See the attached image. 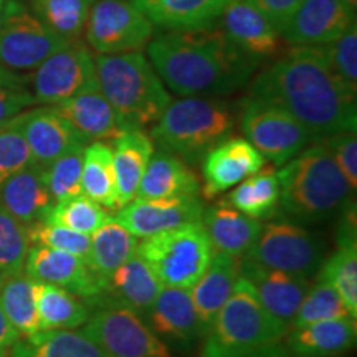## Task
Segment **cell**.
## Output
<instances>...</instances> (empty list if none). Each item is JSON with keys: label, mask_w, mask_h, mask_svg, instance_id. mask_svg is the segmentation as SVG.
Here are the masks:
<instances>
[{"label": "cell", "mask_w": 357, "mask_h": 357, "mask_svg": "<svg viewBox=\"0 0 357 357\" xmlns=\"http://www.w3.org/2000/svg\"><path fill=\"white\" fill-rule=\"evenodd\" d=\"M346 316H349V312L333 284L316 275V281L311 283L310 289L303 298L296 314L289 323V329L318 323V321L346 318Z\"/></svg>", "instance_id": "ab89813d"}, {"label": "cell", "mask_w": 357, "mask_h": 357, "mask_svg": "<svg viewBox=\"0 0 357 357\" xmlns=\"http://www.w3.org/2000/svg\"><path fill=\"white\" fill-rule=\"evenodd\" d=\"M248 2L258 12L263 13L278 32H281L288 20L291 19L294 10L301 6L303 0H248Z\"/></svg>", "instance_id": "c3c4849f"}, {"label": "cell", "mask_w": 357, "mask_h": 357, "mask_svg": "<svg viewBox=\"0 0 357 357\" xmlns=\"http://www.w3.org/2000/svg\"><path fill=\"white\" fill-rule=\"evenodd\" d=\"M356 22L342 0H303L280 35L288 47H321L341 37Z\"/></svg>", "instance_id": "2e32d148"}, {"label": "cell", "mask_w": 357, "mask_h": 357, "mask_svg": "<svg viewBox=\"0 0 357 357\" xmlns=\"http://www.w3.org/2000/svg\"><path fill=\"white\" fill-rule=\"evenodd\" d=\"M334 357H339V356H334Z\"/></svg>", "instance_id": "9f6ffc18"}, {"label": "cell", "mask_w": 357, "mask_h": 357, "mask_svg": "<svg viewBox=\"0 0 357 357\" xmlns=\"http://www.w3.org/2000/svg\"><path fill=\"white\" fill-rule=\"evenodd\" d=\"M324 146L331 153L334 162L341 169L347 184L357 190V136L356 131L337 132L323 139Z\"/></svg>", "instance_id": "bcb514c9"}, {"label": "cell", "mask_w": 357, "mask_h": 357, "mask_svg": "<svg viewBox=\"0 0 357 357\" xmlns=\"http://www.w3.org/2000/svg\"><path fill=\"white\" fill-rule=\"evenodd\" d=\"M200 222L211 240L213 252L225 253L240 260L247 257L261 229L260 220L245 215L222 200L204 208Z\"/></svg>", "instance_id": "d4e9b609"}, {"label": "cell", "mask_w": 357, "mask_h": 357, "mask_svg": "<svg viewBox=\"0 0 357 357\" xmlns=\"http://www.w3.org/2000/svg\"><path fill=\"white\" fill-rule=\"evenodd\" d=\"M342 2H344L346 6L351 8V10H354V12L357 10V0H342Z\"/></svg>", "instance_id": "816d5d0a"}, {"label": "cell", "mask_w": 357, "mask_h": 357, "mask_svg": "<svg viewBox=\"0 0 357 357\" xmlns=\"http://www.w3.org/2000/svg\"><path fill=\"white\" fill-rule=\"evenodd\" d=\"M96 79L124 128L153 126L171 105L166 84L144 53L95 55Z\"/></svg>", "instance_id": "5b68a950"}, {"label": "cell", "mask_w": 357, "mask_h": 357, "mask_svg": "<svg viewBox=\"0 0 357 357\" xmlns=\"http://www.w3.org/2000/svg\"><path fill=\"white\" fill-rule=\"evenodd\" d=\"M265 164L266 159L260 151L245 137H229L213 147L202 160V197L215 200L218 195L257 174Z\"/></svg>", "instance_id": "ac0fdd59"}, {"label": "cell", "mask_w": 357, "mask_h": 357, "mask_svg": "<svg viewBox=\"0 0 357 357\" xmlns=\"http://www.w3.org/2000/svg\"><path fill=\"white\" fill-rule=\"evenodd\" d=\"M29 248L26 227L0 207V275L22 273Z\"/></svg>", "instance_id": "60d3db41"}, {"label": "cell", "mask_w": 357, "mask_h": 357, "mask_svg": "<svg viewBox=\"0 0 357 357\" xmlns=\"http://www.w3.org/2000/svg\"><path fill=\"white\" fill-rule=\"evenodd\" d=\"M248 96L288 111L316 142L357 129V91L334 73L319 47H289L253 75Z\"/></svg>", "instance_id": "6da1fadb"}, {"label": "cell", "mask_w": 357, "mask_h": 357, "mask_svg": "<svg viewBox=\"0 0 357 357\" xmlns=\"http://www.w3.org/2000/svg\"><path fill=\"white\" fill-rule=\"evenodd\" d=\"M240 131L275 167H281L316 142L294 116L280 106L247 96L238 108Z\"/></svg>", "instance_id": "9c48e42d"}, {"label": "cell", "mask_w": 357, "mask_h": 357, "mask_svg": "<svg viewBox=\"0 0 357 357\" xmlns=\"http://www.w3.org/2000/svg\"><path fill=\"white\" fill-rule=\"evenodd\" d=\"M240 276L252 284L261 305L288 326L311 287L306 276L265 266L248 258L240 260Z\"/></svg>", "instance_id": "d6986e66"}, {"label": "cell", "mask_w": 357, "mask_h": 357, "mask_svg": "<svg viewBox=\"0 0 357 357\" xmlns=\"http://www.w3.org/2000/svg\"><path fill=\"white\" fill-rule=\"evenodd\" d=\"M154 25L131 0H98L89 10L84 38L96 55L141 52Z\"/></svg>", "instance_id": "7c38bea8"}, {"label": "cell", "mask_w": 357, "mask_h": 357, "mask_svg": "<svg viewBox=\"0 0 357 357\" xmlns=\"http://www.w3.org/2000/svg\"><path fill=\"white\" fill-rule=\"evenodd\" d=\"M100 283L102 289L101 305H121L139 314L141 318L153 306L160 289L164 288L158 276L137 253L116 268L113 273L100 278Z\"/></svg>", "instance_id": "7402d4cb"}, {"label": "cell", "mask_w": 357, "mask_h": 357, "mask_svg": "<svg viewBox=\"0 0 357 357\" xmlns=\"http://www.w3.org/2000/svg\"><path fill=\"white\" fill-rule=\"evenodd\" d=\"M8 357H106L91 339L75 329L38 331L19 337L8 349Z\"/></svg>", "instance_id": "d6a6232c"}, {"label": "cell", "mask_w": 357, "mask_h": 357, "mask_svg": "<svg viewBox=\"0 0 357 357\" xmlns=\"http://www.w3.org/2000/svg\"><path fill=\"white\" fill-rule=\"evenodd\" d=\"M236 123L234 102L218 96H184L171 101L149 136L160 151L199 166L213 147L231 137Z\"/></svg>", "instance_id": "277c9868"}, {"label": "cell", "mask_w": 357, "mask_h": 357, "mask_svg": "<svg viewBox=\"0 0 357 357\" xmlns=\"http://www.w3.org/2000/svg\"><path fill=\"white\" fill-rule=\"evenodd\" d=\"M79 331L106 357H172L139 314L114 303L95 307Z\"/></svg>", "instance_id": "8fae6325"}, {"label": "cell", "mask_w": 357, "mask_h": 357, "mask_svg": "<svg viewBox=\"0 0 357 357\" xmlns=\"http://www.w3.org/2000/svg\"><path fill=\"white\" fill-rule=\"evenodd\" d=\"M200 181L189 164L166 151H154L137 187V199L199 197Z\"/></svg>", "instance_id": "4316f807"}, {"label": "cell", "mask_w": 357, "mask_h": 357, "mask_svg": "<svg viewBox=\"0 0 357 357\" xmlns=\"http://www.w3.org/2000/svg\"><path fill=\"white\" fill-rule=\"evenodd\" d=\"M96 83L95 55L77 40L52 53L30 75V93L37 105H58Z\"/></svg>", "instance_id": "4fadbf2b"}, {"label": "cell", "mask_w": 357, "mask_h": 357, "mask_svg": "<svg viewBox=\"0 0 357 357\" xmlns=\"http://www.w3.org/2000/svg\"><path fill=\"white\" fill-rule=\"evenodd\" d=\"M82 194L108 211H118V184L113 162V146L93 141L83 149Z\"/></svg>", "instance_id": "1f68e13d"}, {"label": "cell", "mask_w": 357, "mask_h": 357, "mask_svg": "<svg viewBox=\"0 0 357 357\" xmlns=\"http://www.w3.org/2000/svg\"><path fill=\"white\" fill-rule=\"evenodd\" d=\"M0 357H8V349H0Z\"/></svg>", "instance_id": "f5cc1de1"}, {"label": "cell", "mask_w": 357, "mask_h": 357, "mask_svg": "<svg viewBox=\"0 0 357 357\" xmlns=\"http://www.w3.org/2000/svg\"><path fill=\"white\" fill-rule=\"evenodd\" d=\"M35 105L37 101L30 89L19 83L0 82V128Z\"/></svg>", "instance_id": "7dc6e473"}, {"label": "cell", "mask_w": 357, "mask_h": 357, "mask_svg": "<svg viewBox=\"0 0 357 357\" xmlns=\"http://www.w3.org/2000/svg\"><path fill=\"white\" fill-rule=\"evenodd\" d=\"M52 106H55L68 119L88 144L93 141L114 139L126 129L111 102L102 95L98 83Z\"/></svg>", "instance_id": "603a6c76"}, {"label": "cell", "mask_w": 357, "mask_h": 357, "mask_svg": "<svg viewBox=\"0 0 357 357\" xmlns=\"http://www.w3.org/2000/svg\"><path fill=\"white\" fill-rule=\"evenodd\" d=\"M147 58L178 96H227L252 82L261 61L245 53L220 25L169 30L147 43Z\"/></svg>", "instance_id": "7a4b0ae2"}, {"label": "cell", "mask_w": 357, "mask_h": 357, "mask_svg": "<svg viewBox=\"0 0 357 357\" xmlns=\"http://www.w3.org/2000/svg\"><path fill=\"white\" fill-rule=\"evenodd\" d=\"M3 3H6V0H0V19H2V12H3Z\"/></svg>", "instance_id": "db71d44e"}, {"label": "cell", "mask_w": 357, "mask_h": 357, "mask_svg": "<svg viewBox=\"0 0 357 357\" xmlns=\"http://www.w3.org/2000/svg\"><path fill=\"white\" fill-rule=\"evenodd\" d=\"M30 245H42L53 250L71 253L86 260L89 247H91V236L68 230L65 227L52 225V223L40 220L26 227Z\"/></svg>", "instance_id": "7bdbcfd3"}, {"label": "cell", "mask_w": 357, "mask_h": 357, "mask_svg": "<svg viewBox=\"0 0 357 357\" xmlns=\"http://www.w3.org/2000/svg\"><path fill=\"white\" fill-rule=\"evenodd\" d=\"M20 337L19 331L10 324V321L0 306V349H10V346Z\"/></svg>", "instance_id": "681fc988"}, {"label": "cell", "mask_w": 357, "mask_h": 357, "mask_svg": "<svg viewBox=\"0 0 357 357\" xmlns=\"http://www.w3.org/2000/svg\"><path fill=\"white\" fill-rule=\"evenodd\" d=\"M111 217L113 215L108 208L79 194L77 197L53 204L50 212L45 217V222L91 236Z\"/></svg>", "instance_id": "f35d334b"}, {"label": "cell", "mask_w": 357, "mask_h": 357, "mask_svg": "<svg viewBox=\"0 0 357 357\" xmlns=\"http://www.w3.org/2000/svg\"><path fill=\"white\" fill-rule=\"evenodd\" d=\"M37 310L40 331L78 329L91 314L89 306L77 294L42 281H38Z\"/></svg>", "instance_id": "e575fe53"}, {"label": "cell", "mask_w": 357, "mask_h": 357, "mask_svg": "<svg viewBox=\"0 0 357 357\" xmlns=\"http://www.w3.org/2000/svg\"><path fill=\"white\" fill-rule=\"evenodd\" d=\"M3 278H6V276H3V275H0V287H2V283H3Z\"/></svg>", "instance_id": "11a10c76"}, {"label": "cell", "mask_w": 357, "mask_h": 357, "mask_svg": "<svg viewBox=\"0 0 357 357\" xmlns=\"http://www.w3.org/2000/svg\"><path fill=\"white\" fill-rule=\"evenodd\" d=\"M238 276L240 258L213 252L207 270L189 289L200 324L204 328V336L211 329L217 314L230 298Z\"/></svg>", "instance_id": "83f0119b"}, {"label": "cell", "mask_w": 357, "mask_h": 357, "mask_svg": "<svg viewBox=\"0 0 357 357\" xmlns=\"http://www.w3.org/2000/svg\"><path fill=\"white\" fill-rule=\"evenodd\" d=\"M113 162L118 184V205L136 197L137 187L154 154V142L144 129L128 128L113 139Z\"/></svg>", "instance_id": "f1b7e54d"}, {"label": "cell", "mask_w": 357, "mask_h": 357, "mask_svg": "<svg viewBox=\"0 0 357 357\" xmlns=\"http://www.w3.org/2000/svg\"><path fill=\"white\" fill-rule=\"evenodd\" d=\"M37 289L38 281L24 271L6 276L0 287V306L20 337L33 336L40 331Z\"/></svg>", "instance_id": "d590c367"}, {"label": "cell", "mask_w": 357, "mask_h": 357, "mask_svg": "<svg viewBox=\"0 0 357 357\" xmlns=\"http://www.w3.org/2000/svg\"><path fill=\"white\" fill-rule=\"evenodd\" d=\"M15 119L35 164L42 167L50 166L61 155L83 149L88 144L68 119L52 105L25 109Z\"/></svg>", "instance_id": "9a60e30c"}, {"label": "cell", "mask_w": 357, "mask_h": 357, "mask_svg": "<svg viewBox=\"0 0 357 357\" xmlns=\"http://www.w3.org/2000/svg\"><path fill=\"white\" fill-rule=\"evenodd\" d=\"M245 258L311 280L323 265L326 245L318 234L287 218L261 223Z\"/></svg>", "instance_id": "30bf717a"}, {"label": "cell", "mask_w": 357, "mask_h": 357, "mask_svg": "<svg viewBox=\"0 0 357 357\" xmlns=\"http://www.w3.org/2000/svg\"><path fill=\"white\" fill-rule=\"evenodd\" d=\"M220 19L227 37L248 55L263 61L283 53L284 42L280 32L248 0H230Z\"/></svg>", "instance_id": "44dd1931"}, {"label": "cell", "mask_w": 357, "mask_h": 357, "mask_svg": "<svg viewBox=\"0 0 357 357\" xmlns=\"http://www.w3.org/2000/svg\"><path fill=\"white\" fill-rule=\"evenodd\" d=\"M93 0H29V8L63 42H77L84 33Z\"/></svg>", "instance_id": "8d00e7d4"}, {"label": "cell", "mask_w": 357, "mask_h": 357, "mask_svg": "<svg viewBox=\"0 0 357 357\" xmlns=\"http://www.w3.org/2000/svg\"><path fill=\"white\" fill-rule=\"evenodd\" d=\"M284 337L293 357H334L354 347L357 324L351 316L318 321L291 328Z\"/></svg>", "instance_id": "484cf974"}, {"label": "cell", "mask_w": 357, "mask_h": 357, "mask_svg": "<svg viewBox=\"0 0 357 357\" xmlns=\"http://www.w3.org/2000/svg\"><path fill=\"white\" fill-rule=\"evenodd\" d=\"M144 15L167 30L199 29L220 19L230 0H131Z\"/></svg>", "instance_id": "f546056e"}, {"label": "cell", "mask_w": 357, "mask_h": 357, "mask_svg": "<svg viewBox=\"0 0 357 357\" xmlns=\"http://www.w3.org/2000/svg\"><path fill=\"white\" fill-rule=\"evenodd\" d=\"M139 240L111 217L91 235V247L86 258L88 266L98 278L113 273L118 266L136 255Z\"/></svg>", "instance_id": "836d02e7"}, {"label": "cell", "mask_w": 357, "mask_h": 357, "mask_svg": "<svg viewBox=\"0 0 357 357\" xmlns=\"http://www.w3.org/2000/svg\"><path fill=\"white\" fill-rule=\"evenodd\" d=\"M243 357H293V354L288 351V347H284L280 341V342H275V344L263 346L260 349L250 352V354Z\"/></svg>", "instance_id": "f907efd6"}, {"label": "cell", "mask_w": 357, "mask_h": 357, "mask_svg": "<svg viewBox=\"0 0 357 357\" xmlns=\"http://www.w3.org/2000/svg\"><path fill=\"white\" fill-rule=\"evenodd\" d=\"M142 319L167 346H190L204 337L190 291L185 288L164 287Z\"/></svg>", "instance_id": "ffe728a7"}, {"label": "cell", "mask_w": 357, "mask_h": 357, "mask_svg": "<svg viewBox=\"0 0 357 357\" xmlns=\"http://www.w3.org/2000/svg\"><path fill=\"white\" fill-rule=\"evenodd\" d=\"M53 204L45 167L35 162L0 184V207L25 227L45 220Z\"/></svg>", "instance_id": "cb8c5ba5"}, {"label": "cell", "mask_w": 357, "mask_h": 357, "mask_svg": "<svg viewBox=\"0 0 357 357\" xmlns=\"http://www.w3.org/2000/svg\"><path fill=\"white\" fill-rule=\"evenodd\" d=\"M328 280L344 303L351 318H357V242L339 243L331 257L324 258L316 273Z\"/></svg>", "instance_id": "74e56055"}, {"label": "cell", "mask_w": 357, "mask_h": 357, "mask_svg": "<svg viewBox=\"0 0 357 357\" xmlns=\"http://www.w3.org/2000/svg\"><path fill=\"white\" fill-rule=\"evenodd\" d=\"M24 273L42 283L68 289L70 293L82 298L89 310H95L102 303L100 278L93 273L84 258L42 245H30Z\"/></svg>", "instance_id": "5bb4252c"}, {"label": "cell", "mask_w": 357, "mask_h": 357, "mask_svg": "<svg viewBox=\"0 0 357 357\" xmlns=\"http://www.w3.org/2000/svg\"><path fill=\"white\" fill-rule=\"evenodd\" d=\"M136 253L162 287L190 289L207 270L213 248L202 222H195L141 238Z\"/></svg>", "instance_id": "52a82bcc"}, {"label": "cell", "mask_w": 357, "mask_h": 357, "mask_svg": "<svg viewBox=\"0 0 357 357\" xmlns=\"http://www.w3.org/2000/svg\"><path fill=\"white\" fill-rule=\"evenodd\" d=\"M66 42L40 22L22 0H6L0 19V82L19 83Z\"/></svg>", "instance_id": "ba28073f"}, {"label": "cell", "mask_w": 357, "mask_h": 357, "mask_svg": "<svg viewBox=\"0 0 357 357\" xmlns=\"http://www.w3.org/2000/svg\"><path fill=\"white\" fill-rule=\"evenodd\" d=\"M204 202L199 197L178 199H137L123 205L116 212L118 220L136 238L160 234L185 223L202 220Z\"/></svg>", "instance_id": "e0dca14e"}, {"label": "cell", "mask_w": 357, "mask_h": 357, "mask_svg": "<svg viewBox=\"0 0 357 357\" xmlns=\"http://www.w3.org/2000/svg\"><path fill=\"white\" fill-rule=\"evenodd\" d=\"M280 213L289 220L312 225L336 218L356 194L334 162L323 141L312 142L276 171Z\"/></svg>", "instance_id": "3957f363"}, {"label": "cell", "mask_w": 357, "mask_h": 357, "mask_svg": "<svg viewBox=\"0 0 357 357\" xmlns=\"http://www.w3.org/2000/svg\"><path fill=\"white\" fill-rule=\"evenodd\" d=\"M321 52L334 73L344 82L347 86L357 91V25L356 22L341 37L331 43L321 45Z\"/></svg>", "instance_id": "f6af8a7d"}, {"label": "cell", "mask_w": 357, "mask_h": 357, "mask_svg": "<svg viewBox=\"0 0 357 357\" xmlns=\"http://www.w3.org/2000/svg\"><path fill=\"white\" fill-rule=\"evenodd\" d=\"M222 202L260 222L280 215V182L276 169L263 166L257 174L236 184Z\"/></svg>", "instance_id": "4dcf8cb0"}, {"label": "cell", "mask_w": 357, "mask_h": 357, "mask_svg": "<svg viewBox=\"0 0 357 357\" xmlns=\"http://www.w3.org/2000/svg\"><path fill=\"white\" fill-rule=\"evenodd\" d=\"M15 118L0 128V184L35 162Z\"/></svg>", "instance_id": "ee69618b"}, {"label": "cell", "mask_w": 357, "mask_h": 357, "mask_svg": "<svg viewBox=\"0 0 357 357\" xmlns=\"http://www.w3.org/2000/svg\"><path fill=\"white\" fill-rule=\"evenodd\" d=\"M83 149L71 151L45 167V181L55 204L82 194Z\"/></svg>", "instance_id": "b9f144b4"}, {"label": "cell", "mask_w": 357, "mask_h": 357, "mask_svg": "<svg viewBox=\"0 0 357 357\" xmlns=\"http://www.w3.org/2000/svg\"><path fill=\"white\" fill-rule=\"evenodd\" d=\"M288 331L289 326L275 318L252 284L238 276L230 298L205 333L200 357H243L283 341Z\"/></svg>", "instance_id": "8992f818"}]
</instances>
